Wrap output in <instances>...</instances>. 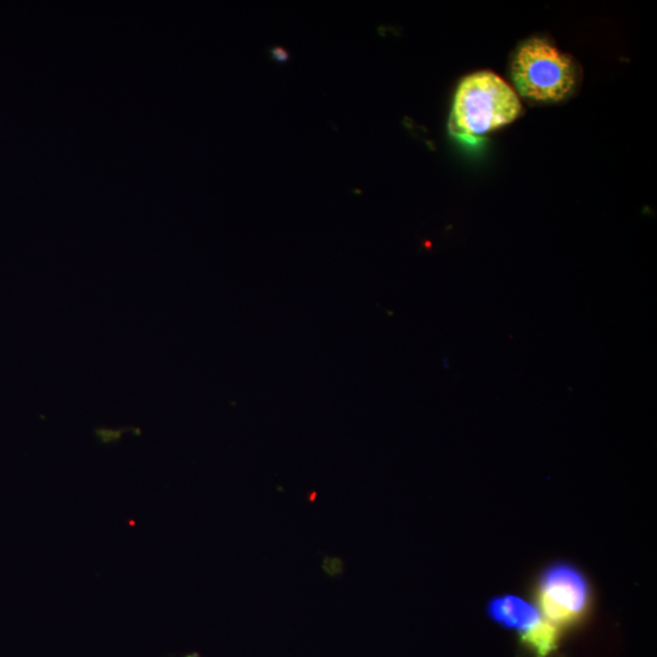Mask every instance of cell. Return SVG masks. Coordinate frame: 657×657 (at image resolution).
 <instances>
[{
    "instance_id": "obj_1",
    "label": "cell",
    "mask_w": 657,
    "mask_h": 657,
    "mask_svg": "<svg viewBox=\"0 0 657 657\" xmlns=\"http://www.w3.org/2000/svg\"><path fill=\"white\" fill-rule=\"evenodd\" d=\"M518 93L490 71L475 72L460 82L449 117L454 137L474 140L509 125L521 115Z\"/></svg>"
},
{
    "instance_id": "obj_2",
    "label": "cell",
    "mask_w": 657,
    "mask_h": 657,
    "mask_svg": "<svg viewBox=\"0 0 657 657\" xmlns=\"http://www.w3.org/2000/svg\"><path fill=\"white\" fill-rule=\"evenodd\" d=\"M510 75L522 98L555 104L575 92L580 72L569 54L560 52L547 38L533 37L516 49Z\"/></svg>"
},
{
    "instance_id": "obj_3",
    "label": "cell",
    "mask_w": 657,
    "mask_h": 657,
    "mask_svg": "<svg viewBox=\"0 0 657 657\" xmlns=\"http://www.w3.org/2000/svg\"><path fill=\"white\" fill-rule=\"evenodd\" d=\"M537 609L557 627L580 622L591 605V588L576 566L555 563L546 567L536 584Z\"/></svg>"
},
{
    "instance_id": "obj_4",
    "label": "cell",
    "mask_w": 657,
    "mask_h": 657,
    "mask_svg": "<svg viewBox=\"0 0 657 657\" xmlns=\"http://www.w3.org/2000/svg\"><path fill=\"white\" fill-rule=\"evenodd\" d=\"M487 612L498 625L521 634L529 631L543 619L536 605L509 594L490 600Z\"/></svg>"
},
{
    "instance_id": "obj_5",
    "label": "cell",
    "mask_w": 657,
    "mask_h": 657,
    "mask_svg": "<svg viewBox=\"0 0 657 657\" xmlns=\"http://www.w3.org/2000/svg\"><path fill=\"white\" fill-rule=\"evenodd\" d=\"M522 643L533 651L537 657L552 654L559 642V627L543 619L529 631L521 634Z\"/></svg>"
},
{
    "instance_id": "obj_6",
    "label": "cell",
    "mask_w": 657,
    "mask_h": 657,
    "mask_svg": "<svg viewBox=\"0 0 657 657\" xmlns=\"http://www.w3.org/2000/svg\"><path fill=\"white\" fill-rule=\"evenodd\" d=\"M272 53L274 58H277L280 61V63H283V61L289 59L288 53L284 52L282 48L274 49Z\"/></svg>"
}]
</instances>
